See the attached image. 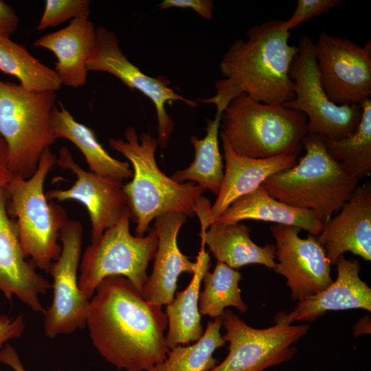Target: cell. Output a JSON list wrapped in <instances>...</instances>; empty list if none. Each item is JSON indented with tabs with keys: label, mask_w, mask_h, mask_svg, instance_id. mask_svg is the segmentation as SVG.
<instances>
[{
	"label": "cell",
	"mask_w": 371,
	"mask_h": 371,
	"mask_svg": "<svg viewBox=\"0 0 371 371\" xmlns=\"http://www.w3.org/2000/svg\"><path fill=\"white\" fill-rule=\"evenodd\" d=\"M322 87L337 105L359 104L371 96V45L322 32L314 43Z\"/></svg>",
	"instance_id": "12"
},
{
	"label": "cell",
	"mask_w": 371,
	"mask_h": 371,
	"mask_svg": "<svg viewBox=\"0 0 371 371\" xmlns=\"http://www.w3.org/2000/svg\"><path fill=\"white\" fill-rule=\"evenodd\" d=\"M0 71L14 76L23 87L31 91L56 92L62 86L54 69L32 56L25 47L1 34Z\"/></svg>",
	"instance_id": "27"
},
{
	"label": "cell",
	"mask_w": 371,
	"mask_h": 371,
	"mask_svg": "<svg viewBox=\"0 0 371 371\" xmlns=\"http://www.w3.org/2000/svg\"><path fill=\"white\" fill-rule=\"evenodd\" d=\"M187 216L182 213H168L155 218L153 226L158 237V245L154 258L153 269L144 284L142 296L159 305L168 304L175 297L177 282L182 273L192 274L196 262H191L179 250L178 232Z\"/></svg>",
	"instance_id": "20"
},
{
	"label": "cell",
	"mask_w": 371,
	"mask_h": 371,
	"mask_svg": "<svg viewBox=\"0 0 371 371\" xmlns=\"http://www.w3.org/2000/svg\"><path fill=\"white\" fill-rule=\"evenodd\" d=\"M126 141L110 139L109 146L124 155L133 167L132 180L124 184L126 207L136 223L135 236H144L153 219L168 213L192 217L206 189L194 182L178 183L159 168L155 160L156 138L133 126L125 131Z\"/></svg>",
	"instance_id": "3"
},
{
	"label": "cell",
	"mask_w": 371,
	"mask_h": 371,
	"mask_svg": "<svg viewBox=\"0 0 371 371\" xmlns=\"http://www.w3.org/2000/svg\"><path fill=\"white\" fill-rule=\"evenodd\" d=\"M282 22L256 25L247 31L246 40L233 42L219 65L224 78L215 82V95L203 102L222 113L242 93L264 104H283L295 99L289 69L299 48L289 44L291 33L282 27Z\"/></svg>",
	"instance_id": "2"
},
{
	"label": "cell",
	"mask_w": 371,
	"mask_h": 371,
	"mask_svg": "<svg viewBox=\"0 0 371 371\" xmlns=\"http://www.w3.org/2000/svg\"><path fill=\"white\" fill-rule=\"evenodd\" d=\"M199 236L201 245H207L217 260L233 269L251 264L269 269L276 266L275 245H256L250 238V229L243 224L213 223Z\"/></svg>",
	"instance_id": "23"
},
{
	"label": "cell",
	"mask_w": 371,
	"mask_h": 371,
	"mask_svg": "<svg viewBox=\"0 0 371 371\" xmlns=\"http://www.w3.org/2000/svg\"><path fill=\"white\" fill-rule=\"evenodd\" d=\"M297 47L299 52L289 69L295 99L283 105L306 116L307 133L334 140L348 136L361 121V104L337 105L332 102L320 82L314 43L308 36H302Z\"/></svg>",
	"instance_id": "9"
},
{
	"label": "cell",
	"mask_w": 371,
	"mask_h": 371,
	"mask_svg": "<svg viewBox=\"0 0 371 371\" xmlns=\"http://www.w3.org/2000/svg\"><path fill=\"white\" fill-rule=\"evenodd\" d=\"M336 280L322 291L297 302L289 313L280 312L274 322H313L326 313L360 308L371 311V289L360 276L361 265L342 255L336 264Z\"/></svg>",
	"instance_id": "18"
},
{
	"label": "cell",
	"mask_w": 371,
	"mask_h": 371,
	"mask_svg": "<svg viewBox=\"0 0 371 371\" xmlns=\"http://www.w3.org/2000/svg\"><path fill=\"white\" fill-rule=\"evenodd\" d=\"M56 102V92L31 91L0 79V135L13 176L32 177L44 150L56 141L52 127Z\"/></svg>",
	"instance_id": "7"
},
{
	"label": "cell",
	"mask_w": 371,
	"mask_h": 371,
	"mask_svg": "<svg viewBox=\"0 0 371 371\" xmlns=\"http://www.w3.org/2000/svg\"><path fill=\"white\" fill-rule=\"evenodd\" d=\"M361 106V121L352 133L337 140L323 138L328 155L359 180L371 172V99L366 100Z\"/></svg>",
	"instance_id": "28"
},
{
	"label": "cell",
	"mask_w": 371,
	"mask_h": 371,
	"mask_svg": "<svg viewBox=\"0 0 371 371\" xmlns=\"http://www.w3.org/2000/svg\"><path fill=\"white\" fill-rule=\"evenodd\" d=\"M370 317L369 316H365L364 317H362L361 319L358 321L357 324L355 326L354 330V335L357 337L360 335L362 333H364L363 330L366 328L368 331V329H370ZM366 333L367 331L366 330Z\"/></svg>",
	"instance_id": "38"
},
{
	"label": "cell",
	"mask_w": 371,
	"mask_h": 371,
	"mask_svg": "<svg viewBox=\"0 0 371 371\" xmlns=\"http://www.w3.org/2000/svg\"><path fill=\"white\" fill-rule=\"evenodd\" d=\"M25 328L22 315L10 317L8 315H0V350L8 341L19 338Z\"/></svg>",
	"instance_id": "34"
},
{
	"label": "cell",
	"mask_w": 371,
	"mask_h": 371,
	"mask_svg": "<svg viewBox=\"0 0 371 371\" xmlns=\"http://www.w3.org/2000/svg\"><path fill=\"white\" fill-rule=\"evenodd\" d=\"M19 23L14 9L5 1L0 0V34L10 36L16 30Z\"/></svg>",
	"instance_id": "35"
},
{
	"label": "cell",
	"mask_w": 371,
	"mask_h": 371,
	"mask_svg": "<svg viewBox=\"0 0 371 371\" xmlns=\"http://www.w3.org/2000/svg\"><path fill=\"white\" fill-rule=\"evenodd\" d=\"M339 213L323 225L317 239L331 265L346 252L371 260V183L358 186Z\"/></svg>",
	"instance_id": "17"
},
{
	"label": "cell",
	"mask_w": 371,
	"mask_h": 371,
	"mask_svg": "<svg viewBox=\"0 0 371 371\" xmlns=\"http://www.w3.org/2000/svg\"><path fill=\"white\" fill-rule=\"evenodd\" d=\"M8 194L0 188V292L12 301L17 297L35 313H45L39 296L52 284L37 273L33 262L25 258L15 221L7 210Z\"/></svg>",
	"instance_id": "16"
},
{
	"label": "cell",
	"mask_w": 371,
	"mask_h": 371,
	"mask_svg": "<svg viewBox=\"0 0 371 371\" xmlns=\"http://www.w3.org/2000/svg\"><path fill=\"white\" fill-rule=\"evenodd\" d=\"M226 330L229 353L210 371H264L291 360L297 353L294 346L306 335L308 324H286L282 321L267 328H254L225 308L221 316Z\"/></svg>",
	"instance_id": "10"
},
{
	"label": "cell",
	"mask_w": 371,
	"mask_h": 371,
	"mask_svg": "<svg viewBox=\"0 0 371 371\" xmlns=\"http://www.w3.org/2000/svg\"><path fill=\"white\" fill-rule=\"evenodd\" d=\"M196 262V268L190 284L183 291L177 292L166 306L168 330L166 339L170 350L180 344L197 341L203 334L198 304L201 282L210 267L205 245H201Z\"/></svg>",
	"instance_id": "25"
},
{
	"label": "cell",
	"mask_w": 371,
	"mask_h": 371,
	"mask_svg": "<svg viewBox=\"0 0 371 371\" xmlns=\"http://www.w3.org/2000/svg\"><path fill=\"white\" fill-rule=\"evenodd\" d=\"M89 14L72 19L56 32L43 35L34 43L54 53L57 61L54 71L62 85L77 88L87 79V63L95 45V30Z\"/></svg>",
	"instance_id": "21"
},
{
	"label": "cell",
	"mask_w": 371,
	"mask_h": 371,
	"mask_svg": "<svg viewBox=\"0 0 371 371\" xmlns=\"http://www.w3.org/2000/svg\"><path fill=\"white\" fill-rule=\"evenodd\" d=\"M0 362L10 366L14 371H27L17 352L10 344H6L0 350Z\"/></svg>",
	"instance_id": "36"
},
{
	"label": "cell",
	"mask_w": 371,
	"mask_h": 371,
	"mask_svg": "<svg viewBox=\"0 0 371 371\" xmlns=\"http://www.w3.org/2000/svg\"><path fill=\"white\" fill-rule=\"evenodd\" d=\"M203 280L204 289L199 298L201 315L221 317L229 306L235 307L242 313L248 310L240 295L238 283L242 275L238 270L217 260L213 272L207 271Z\"/></svg>",
	"instance_id": "30"
},
{
	"label": "cell",
	"mask_w": 371,
	"mask_h": 371,
	"mask_svg": "<svg viewBox=\"0 0 371 371\" xmlns=\"http://www.w3.org/2000/svg\"><path fill=\"white\" fill-rule=\"evenodd\" d=\"M340 3V0H298L293 14L287 21H283L282 27L289 32L313 17L325 14Z\"/></svg>",
	"instance_id": "32"
},
{
	"label": "cell",
	"mask_w": 371,
	"mask_h": 371,
	"mask_svg": "<svg viewBox=\"0 0 371 371\" xmlns=\"http://www.w3.org/2000/svg\"><path fill=\"white\" fill-rule=\"evenodd\" d=\"M56 161L57 156L47 148L32 177L14 175L5 186L8 213L16 224L23 254L47 273L60 255L58 240L69 220L64 208L53 201L48 202L44 192L45 179Z\"/></svg>",
	"instance_id": "6"
},
{
	"label": "cell",
	"mask_w": 371,
	"mask_h": 371,
	"mask_svg": "<svg viewBox=\"0 0 371 371\" xmlns=\"http://www.w3.org/2000/svg\"><path fill=\"white\" fill-rule=\"evenodd\" d=\"M130 219L126 208L118 222L85 250L79 266L78 285L89 299L100 282L111 276L127 278L142 293L148 278V263L156 254L158 237L154 227L146 236H133Z\"/></svg>",
	"instance_id": "8"
},
{
	"label": "cell",
	"mask_w": 371,
	"mask_h": 371,
	"mask_svg": "<svg viewBox=\"0 0 371 371\" xmlns=\"http://www.w3.org/2000/svg\"><path fill=\"white\" fill-rule=\"evenodd\" d=\"M302 145L304 156L262 185L276 199L295 208L312 210L324 225L352 196L359 180L328 155L323 137L307 133Z\"/></svg>",
	"instance_id": "4"
},
{
	"label": "cell",
	"mask_w": 371,
	"mask_h": 371,
	"mask_svg": "<svg viewBox=\"0 0 371 371\" xmlns=\"http://www.w3.org/2000/svg\"><path fill=\"white\" fill-rule=\"evenodd\" d=\"M56 165L68 169L76 176L68 189H52L45 192L48 201L74 200L87 210L91 223V243L98 241L104 232L114 226L127 208L123 181L86 171L73 159L69 150L62 146Z\"/></svg>",
	"instance_id": "15"
},
{
	"label": "cell",
	"mask_w": 371,
	"mask_h": 371,
	"mask_svg": "<svg viewBox=\"0 0 371 371\" xmlns=\"http://www.w3.org/2000/svg\"><path fill=\"white\" fill-rule=\"evenodd\" d=\"M161 306L145 300L121 276L105 278L90 300L86 328L100 355L119 370L147 371L170 350Z\"/></svg>",
	"instance_id": "1"
},
{
	"label": "cell",
	"mask_w": 371,
	"mask_h": 371,
	"mask_svg": "<svg viewBox=\"0 0 371 371\" xmlns=\"http://www.w3.org/2000/svg\"><path fill=\"white\" fill-rule=\"evenodd\" d=\"M62 250L49 267L53 282V298L44 313V334L50 339L70 335L86 328L90 300L78 285L81 259L82 226L80 221L69 220L60 233Z\"/></svg>",
	"instance_id": "11"
},
{
	"label": "cell",
	"mask_w": 371,
	"mask_h": 371,
	"mask_svg": "<svg viewBox=\"0 0 371 371\" xmlns=\"http://www.w3.org/2000/svg\"><path fill=\"white\" fill-rule=\"evenodd\" d=\"M225 168L217 198L203 218L201 232H205L239 197L261 186L271 176L287 170L297 163L296 155H285L266 159L251 158L237 154L220 132Z\"/></svg>",
	"instance_id": "19"
},
{
	"label": "cell",
	"mask_w": 371,
	"mask_h": 371,
	"mask_svg": "<svg viewBox=\"0 0 371 371\" xmlns=\"http://www.w3.org/2000/svg\"><path fill=\"white\" fill-rule=\"evenodd\" d=\"M87 70L111 74L151 100L158 124L157 140L161 149L167 147L175 128V123L166 109V104L180 101L190 107L197 106L196 102L177 93L164 77L153 78L143 73L124 55L116 35L104 27L96 28L95 45L87 60Z\"/></svg>",
	"instance_id": "13"
},
{
	"label": "cell",
	"mask_w": 371,
	"mask_h": 371,
	"mask_svg": "<svg viewBox=\"0 0 371 371\" xmlns=\"http://www.w3.org/2000/svg\"><path fill=\"white\" fill-rule=\"evenodd\" d=\"M221 317L209 322L202 337L190 346H177L166 359L147 371H210L218 363L214 352L225 344L221 334Z\"/></svg>",
	"instance_id": "29"
},
{
	"label": "cell",
	"mask_w": 371,
	"mask_h": 371,
	"mask_svg": "<svg viewBox=\"0 0 371 371\" xmlns=\"http://www.w3.org/2000/svg\"><path fill=\"white\" fill-rule=\"evenodd\" d=\"M301 230L290 225L271 227L278 260L273 269L285 278L291 298L297 302L322 291L333 281L331 265L317 236L308 234L302 238Z\"/></svg>",
	"instance_id": "14"
},
{
	"label": "cell",
	"mask_w": 371,
	"mask_h": 371,
	"mask_svg": "<svg viewBox=\"0 0 371 371\" xmlns=\"http://www.w3.org/2000/svg\"><path fill=\"white\" fill-rule=\"evenodd\" d=\"M307 117L280 104H264L245 93L221 115V133L238 155L256 159L297 156L307 134Z\"/></svg>",
	"instance_id": "5"
},
{
	"label": "cell",
	"mask_w": 371,
	"mask_h": 371,
	"mask_svg": "<svg viewBox=\"0 0 371 371\" xmlns=\"http://www.w3.org/2000/svg\"><path fill=\"white\" fill-rule=\"evenodd\" d=\"M52 127L56 139H66L81 151L89 171L121 181L132 178L133 170L129 164L111 157L99 142L93 131L76 121L61 102L53 109Z\"/></svg>",
	"instance_id": "24"
},
{
	"label": "cell",
	"mask_w": 371,
	"mask_h": 371,
	"mask_svg": "<svg viewBox=\"0 0 371 371\" xmlns=\"http://www.w3.org/2000/svg\"><path fill=\"white\" fill-rule=\"evenodd\" d=\"M160 9L177 8L192 9L205 19L212 18L214 3L211 0H164L159 4Z\"/></svg>",
	"instance_id": "33"
},
{
	"label": "cell",
	"mask_w": 371,
	"mask_h": 371,
	"mask_svg": "<svg viewBox=\"0 0 371 371\" xmlns=\"http://www.w3.org/2000/svg\"><path fill=\"white\" fill-rule=\"evenodd\" d=\"M89 0H47L37 30L56 27L69 19L90 14Z\"/></svg>",
	"instance_id": "31"
},
{
	"label": "cell",
	"mask_w": 371,
	"mask_h": 371,
	"mask_svg": "<svg viewBox=\"0 0 371 371\" xmlns=\"http://www.w3.org/2000/svg\"><path fill=\"white\" fill-rule=\"evenodd\" d=\"M221 115L216 112L214 120H208L206 135L203 139L191 137L195 151L194 161L186 168L176 171L171 177L174 181L181 183L190 180L218 194L224 177L223 156L218 144Z\"/></svg>",
	"instance_id": "26"
},
{
	"label": "cell",
	"mask_w": 371,
	"mask_h": 371,
	"mask_svg": "<svg viewBox=\"0 0 371 371\" xmlns=\"http://www.w3.org/2000/svg\"><path fill=\"white\" fill-rule=\"evenodd\" d=\"M244 220L295 226L315 236L323 228V223L314 212L295 208L276 199L262 185L235 200L214 223H236Z\"/></svg>",
	"instance_id": "22"
},
{
	"label": "cell",
	"mask_w": 371,
	"mask_h": 371,
	"mask_svg": "<svg viewBox=\"0 0 371 371\" xmlns=\"http://www.w3.org/2000/svg\"><path fill=\"white\" fill-rule=\"evenodd\" d=\"M8 164L6 144L0 135V188H5L12 178Z\"/></svg>",
	"instance_id": "37"
}]
</instances>
